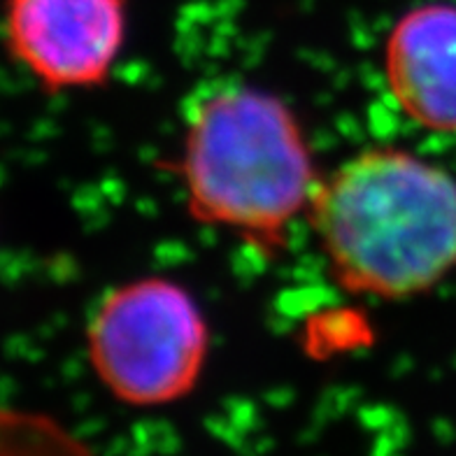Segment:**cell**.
I'll list each match as a JSON object with an SVG mask.
<instances>
[{
  "mask_svg": "<svg viewBox=\"0 0 456 456\" xmlns=\"http://www.w3.org/2000/svg\"><path fill=\"white\" fill-rule=\"evenodd\" d=\"M126 24V0H3L7 54L49 94L105 85Z\"/></svg>",
  "mask_w": 456,
  "mask_h": 456,
  "instance_id": "obj_4",
  "label": "cell"
},
{
  "mask_svg": "<svg viewBox=\"0 0 456 456\" xmlns=\"http://www.w3.org/2000/svg\"><path fill=\"white\" fill-rule=\"evenodd\" d=\"M170 170L193 222L224 228L265 258L287 249L289 228L322 182L298 117L249 85H224L193 105Z\"/></svg>",
  "mask_w": 456,
  "mask_h": 456,
  "instance_id": "obj_2",
  "label": "cell"
},
{
  "mask_svg": "<svg viewBox=\"0 0 456 456\" xmlns=\"http://www.w3.org/2000/svg\"><path fill=\"white\" fill-rule=\"evenodd\" d=\"M305 216L349 294L412 298L456 268V177L410 150L366 147L342 161Z\"/></svg>",
  "mask_w": 456,
  "mask_h": 456,
  "instance_id": "obj_1",
  "label": "cell"
},
{
  "mask_svg": "<svg viewBox=\"0 0 456 456\" xmlns=\"http://www.w3.org/2000/svg\"><path fill=\"white\" fill-rule=\"evenodd\" d=\"M85 340L98 382L133 408H161L189 396L210 352L199 303L168 277H140L108 291Z\"/></svg>",
  "mask_w": 456,
  "mask_h": 456,
  "instance_id": "obj_3",
  "label": "cell"
},
{
  "mask_svg": "<svg viewBox=\"0 0 456 456\" xmlns=\"http://www.w3.org/2000/svg\"><path fill=\"white\" fill-rule=\"evenodd\" d=\"M385 79L403 114L436 133H456V7L417 5L385 43Z\"/></svg>",
  "mask_w": 456,
  "mask_h": 456,
  "instance_id": "obj_5",
  "label": "cell"
},
{
  "mask_svg": "<svg viewBox=\"0 0 456 456\" xmlns=\"http://www.w3.org/2000/svg\"><path fill=\"white\" fill-rule=\"evenodd\" d=\"M0 456H96L54 417L0 405Z\"/></svg>",
  "mask_w": 456,
  "mask_h": 456,
  "instance_id": "obj_6",
  "label": "cell"
}]
</instances>
